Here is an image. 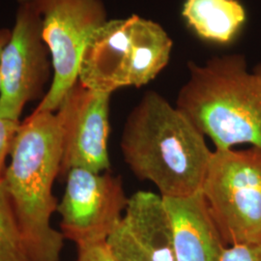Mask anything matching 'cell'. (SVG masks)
<instances>
[{"mask_svg":"<svg viewBox=\"0 0 261 261\" xmlns=\"http://www.w3.org/2000/svg\"><path fill=\"white\" fill-rule=\"evenodd\" d=\"M163 198L172 224L175 261H221L226 245L201 195Z\"/></svg>","mask_w":261,"mask_h":261,"instance_id":"8fae6325","label":"cell"},{"mask_svg":"<svg viewBox=\"0 0 261 261\" xmlns=\"http://www.w3.org/2000/svg\"><path fill=\"white\" fill-rule=\"evenodd\" d=\"M221 261H261V242L226 246Z\"/></svg>","mask_w":261,"mask_h":261,"instance_id":"5bb4252c","label":"cell"},{"mask_svg":"<svg viewBox=\"0 0 261 261\" xmlns=\"http://www.w3.org/2000/svg\"><path fill=\"white\" fill-rule=\"evenodd\" d=\"M42 19V38L54 68L51 85L37 107L56 112L79 82L88 38L107 20L102 0H31Z\"/></svg>","mask_w":261,"mask_h":261,"instance_id":"8992f818","label":"cell"},{"mask_svg":"<svg viewBox=\"0 0 261 261\" xmlns=\"http://www.w3.org/2000/svg\"><path fill=\"white\" fill-rule=\"evenodd\" d=\"M75 261H115L106 241L77 246Z\"/></svg>","mask_w":261,"mask_h":261,"instance_id":"2e32d148","label":"cell"},{"mask_svg":"<svg viewBox=\"0 0 261 261\" xmlns=\"http://www.w3.org/2000/svg\"><path fill=\"white\" fill-rule=\"evenodd\" d=\"M3 182L32 261H59L65 237L51 226L54 183L61 171L62 141L56 112L35 110L21 124Z\"/></svg>","mask_w":261,"mask_h":261,"instance_id":"7a4b0ae2","label":"cell"},{"mask_svg":"<svg viewBox=\"0 0 261 261\" xmlns=\"http://www.w3.org/2000/svg\"><path fill=\"white\" fill-rule=\"evenodd\" d=\"M57 211L61 233L76 246L103 242L121 222L129 197L120 177L72 168Z\"/></svg>","mask_w":261,"mask_h":261,"instance_id":"52a82bcc","label":"cell"},{"mask_svg":"<svg viewBox=\"0 0 261 261\" xmlns=\"http://www.w3.org/2000/svg\"><path fill=\"white\" fill-rule=\"evenodd\" d=\"M182 16L199 37L219 44L233 41L246 21L238 0H185Z\"/></svg>","mask_w":261,"mask_h":261,"instance_id":"7c38bea8","label":"cell"},{"mask_svg":"<svg viewBox=\"0 0 261 261\" xmlns=\"http://www.w3.org/2000/svg\"><path fill=\"white\" fill-rule=\"evenodd\" d=\"M172 41L157 22L130 16L106 20L88 38L79 82L103 93L141 87L168 65Z\"/></svg>","mask_w":261,"mask_h":261,"instance_id":"277c9868","label":"cell"},{"mask_svg":"<svg viewBox=\"0 0 261 261\" xmlns=\"http://www.w3.org/2000/svg\"><path fill=\"white\" fill-rule=\"evenodd\" d=\"M0 261H32L3 179L0 181Z\"/></svg>","mask_w":261,"mask_h":261,"instance_id":"4fadbf2b","label":"cell"},{"mask_svg":"<svg viewBox=\"0 0 261 261\" xmlns=\"http://www.w3.org/2000/svg\"><path fill=\"white\" fill-rule=\"evenodd\" d=\"M199 194L226 246L261 242V150L215 149Z\"/></svg>","mask_w":261,"mask_h":261,"instance_id":"5b68a950","label":"cell"},{"mask_svg":"<svg viewBox=\"0 0 261 261\" xmlns=\"http://www.w3.org/2000/svg\"><path fill=\"white\" fill-rule=\"evenodd\" d=\"M11 33L8 29H0V89H1V57H2V53L3 49L8 43Z\"/></svg>","mask_w":261,"mask_h":261,"instance_id":"e0dca14e","label":"cell"},{"mask_svg":"<svg viewBox=\"0 0 261 261\" xmlns=\"http://www.w3.org/2000/svg\"><path fill=\"white\" fill-rule=\"evenodd\" d=\"M106 243L115 261H175L170 217L161 195L129 197L121 222Z\"/></svg>","mask_w":261,"mask_h":261,"instance_id":"30bf717a","label":"cell"},{"mask_svg":"<svg viewBox=\"0 0 261 261\" xmlns=\"http://www.w3.org/2000/svg\"><path fill=\"white\" fill-rule=\"evenodd\" d=\"M20 3H24V2H28V1H30V0H19Z\"/></svg>","mask_w":261,"mask_h":261,"instance_id":"ac0fdd59","label":"cell"},{"mask_svg":"<svg viewBox=\"0 0 261 261\" xmlns=\"http://www.w3.org/2000/svg\"><path fill=\"white\" fill-rule=\"evenodd\" d=\"M176 107L215 149L250 144L261 150V64L248 69L242 55L190 63Z\"/></svg>","mask_w":261,"mask_h":261,"instance_id":"3957f363","label":"cell"},{"mask_svg":"<svg viewBox=\"0 0 261 261\" xmlns=\"http://www.w3.org/2000/svg\"><path fill=\"white\" fill-rule=\"evenodd\" d=\"M111 96L90 90L80 82L67 94L56 112L62 141L60 173L72 168L103 172L111 168Z\"/></svg>","mask_w":261,"mask_h":261,"instance_id":"9c48e42d","label":"cell"},{"mask_svg":"<svg viewBox=\"0 0 261 261\" xmlns=\"http://www.w3.org/2000/svg\"><path fill=\"white\" fill-rule=\"evenodd\" d=\"M19 126V121L0 118V181L3 179L4 163L7 155H10Z\"/></svg>","mask_w":261,"mask_h":261,"instance_id":"9a60e30c","label":"cell"},{"mask_svg":"<svg viewBox=\"0 0 261 261\" xmlns=\"http://www.w3.org/2000/svg\"><path fill=\"white\" fill-rule=\"evenodd\" d=\"M121 150L132 172L168 198L200 192L213 152L193 122L156 91L144 94L130 112Z\"/></svg>","mask_w":261,"mask_h":261,"instance_id":"6da1fadb","label":"cell"},{"mask_svg":"<svg viewBox=\"0 0 261 261\" xmlns=\"http://www.w3.org/2000/svg\"><path fill=\"white\" fill-rule=\"evenodd\" d=\"M48 54L35 4L21 3L1 57L0 118L19 121L24 106L41 92L48 75Z\"/></svg>","mask_w":261,"mask_h":261,"instance_id":"ba28073f","label":"cell"}]
</instances>
